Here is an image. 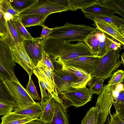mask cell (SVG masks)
Listing matches in <instances>:
<instances>
[{"label":"cell","instance_id":"42","mask_svg":"<svg viewBox=\"0 0 124 124\" xmlns=\"http://www.w3.org/2000/svg\"><path fill=\"white\" fill-rule=\"evenodd\" d=\"M42 27V30L40 37L46 38L52 32L53 28H49L45 25Z\"/></svg>","mask_w":124,"mask_h":124},{"label":"cell","instance_id":"7","mask_svg":"<svg viewBox=\"0 0 124 124\" xmlns=\"http://www.w3.org/2000/svg\"><path fill=\"white\" fill-rule=\"evenodd\" d=\"M69 9L53 3L49 0H38L37 2L19 15L49 14L61 12Z\"/></svg>","mask_w":124,"mask_h":124},{"label":"cell","instance_id":"35","mask_svg":"<svg viewBox=\"0 0 124 124\" xmlns=\"http://www.w3.org/2000/svg\"><path fill=\"white\" fill-rule=\"evenodd\" d=\"M108 82L109 86H114L119 83L124 82V71L119 70L114 72L111 76Z\"/></svg>","mask_w":124,"mask_h":124},{"label":"cell","instance_id":"27","mask_svg":"<svg viewBox=\"0 0 124 124\" xmlns=\"http://www.w3.org/2000/svg\"><path fill=\"white\" fill-rule=\"evenodd\" d=\"M70 10L82 9L99 1V0H67Z\"/></svg>","mask_w":124,"mask_h":124},{"label":"cell","instance_id":"29","mask_svg":"<svg viewBox=\"0 0 124 124\" xmlns=\"http://www.w3.org/2000/svg\"><path fill=\"white\" fill-rule=\"evenodd\" d=\"M98 108L96 106L91 108L82 120L81 124H100Z\"/></svg>","mask_w":124,"mask_h":124},{"label":"cell","instance_id":"31","mask_svg":"<svg viewBox=\"0 0 124 124\" xmlns=\"http://www.w3.org/2000/svg\"><path fill=\"white\" fill-rule=\"evenodd\" d=\"M12 20L16 30L24 39L32 40L33 39L21 23L19 16H13Z\"/></svg>","mask_w":124,"mask_h":124},{"label":"cell","instance_id":"23","mask_svg":"<svg viewBox=\"0 0 124 124\" xmlns=\"http://www.w3.org/2000/svg\"><path fill=\"white\" fill-rule=\"evenodd\" d=\"M12 20L7 21L8 34L7 39L5 40L10 46L16 44H22L24 40L16 30Z\"/></svg>","mask_w":124,"mask_h":124},{"label":"cell","instance_id":"40","mask_svg":"<svg viewBox=\"0 0 124 124\" xmlns=\"http://www.w3.org/2000/svg\"><path fill=\"white\" fill-rule=\"evenodd\" d=\"M110 116V120L109 124H124V119L121 118L119 116L118 113L116 111L115 113L111 115L109 113Z\"/></svg>","mask_w":124,"mask_h":124},{"label":"cell","instance_id":"5","mask_svg":"<svg viewBox=\"0 0 124 124\" xmlns=\"http://www.w3.org/2000/svg\"><path fill=\"white\" fill-rule=\"evenodd\" d=\"M16 66L8 43L0 37V77L3 80H10L15 77Z\"/></svg>","mask_w":124,"mask_h":124},{"label":"cell","instance_id":"1","mask_svg":"<svg viewBox=\"0 0 124 124\" xmlns=\"http://www.w3.org/2000/svg\"><path fill=\"white\" fill-rule=\"evenodd\" d=\"M96 29L90 25L67 22L62 26H56L53 28L52 32L47 38L59 39L69 42H82Z\"/></svg>","mask_w":124,"mask_h":124},{"label":"cell","instance_id":"44","mask_svg":"<svg viewBox=\"0 0 124 124\" xmlns=\"http://www.w3.org/2000/svg\"><path fill=\"white\" fill-rule=\"evenodd\" d=\"M4 18L7 21L12 20L13 19V16L8 13H4Z\"/></svg>","mask_w":124,"mask_h":124},{"label":"cell","instance_id":"18","mask_svg":"<svg viewBox=\"0 0 124 124\" xmlns=\"http://www.w3.org/2000/svg\"><path fill=\"white\" fill-rule=\"evenodd\" d=\"M42 110V106L40 103L36 102L23 108L16 110L13 112L15 114L26 117L37 119L40 117Z\"/></svg>","mask_w":124,"mask_h":124},{"label":"cell","instance_id":"43","mask_svg":"<svg viewBox=\"0 0 124 124\" xmlns=\"http://www.w3.org/2000/svg\"><path fill=\"white\" fill-rule=\"evenodd\" d=\"M123 83H119L114 85V91L119 92L124 91Z\"/></svg>","mask_w":124,"mask_h":124},{"label":"cell","instance_id":"45","mask_svg":"<svg viewBox=\"0 0 124 124\" xmlns=\"http://www.w3.org/2000/svg\"><path fill=\"white\" fill-rule=\"evenodd\" d=\"M23 124H46L40 122L39 119L31 121Z\"/></svg>","mask_w":124,"mask_h":124},{"label":"cell","instance_id":"38","mask_svg":"<svg viewBox=\"0 0 124 124\" xmlns=\"http://www.w3.org/2000/svg\"><path fill=\"white\" fill-rule=\"evenodd\" d=\"M15 110L12 105L0 101V116L6 115Z\"/></svg>","mask_w":124,"mask_h":124},{"label":"cell","instance_id":"32","mask_svg":"<svg viewBox=\"0 0 124 124\" xmlns=\"http://www.w3.org/2000/svg\"><path fill=\"white\" fill-rule=\"evenodd\" d=\"M103 40L101 41L99 46L98 52L96 56L101 58L108 51L113 40V37L105 33Z\"/></svg>","mask_w":124,"mask_h":124},{"label":"cell","instance_id":"41","mask_svg":"<svg viewBox=\"0 0 124 124\" xmlns=\"http://www.w3.org/2000/svg\"><path fill=\"white\" fill-rule=\"evenodd\" d=\"M50 2L70 10L67 0H49Z\"/></svg>","mask_w":124,"mask_h":124},{"label":"cell","instance_id":"21","mask_svg":"<svg viewBox=\"0 0 124 124\" xmlns=\"http://www.w3.org/2000/svg\"><path fill=\"white\" fill-rule=\"evenodd\" d=\"M0 124H23L32 120L38 119L24 116L14 113L12 111L1 118Z\"/></svg>","mask_w":124,"mask_h":124},{"label":"cell","instance_id":"12","mask_svg":"<svg viewBox=\"0 0 124 124\" xmlns=\"http://www.w3.org/2000/svg\"><path fill=\"white\" fill-rule=\"evenodd\" d=\"M101 58L97 56H82L64 62L61 66H71L83 69L90 75Z\"/></svg>","mask_w":124,"mask_h":124},{"label":"cell","instance_id":"10","mask_svg":"<svg viewBox=\"0 0 124 124\" xmlns=\"http://www.w3.org/2000/svg\"><path fill=\"white\" fill-rule=\"evenodd\" d=\"M33 73L38 79L40 90L41 99L40 102V104L42 106L52 98L57 102L63 103L62 101L59 97L58 93L51 87L46 77L36 66L33 69Z\"/></svg>","mask_w":124,"mask_h":124},{"label":"cell","instance_id":"9","mask_svg":"<svg viewBox=\"0 0 124 124\" xmlns=\"http://www.w3.org/2000/svg\"><path fill=\"white\" fill-rule=\"evenodd\" d=\"M10 47L14 62L20 65L27 73L29 78H31L35 66L26 53L23 43L15 44Z\"/></svg>","mask_w":124,"mask_h":124},{"label":"cell","instance_id":"39","mask_svg":"<svg viewBox=\"0 0 124 124\" xmlns=\"http://www.w3.org/2000/svg\"><path fill=\"white\" fill-rule=\"evenodd\" d=\"M41 61L47 68L53 71L55 69L53 62L51 60L49 54L44 51Z\"/></svg>","mask_w":124,"mask_h":124},{"label":"cell","instance_id":"3","mask_svg":"<svg viewBox=\"0 0 124 124\" xmlns=\"http://www.w3.org/2000/svg\"><path fill=\"white\" fill-rule=\"evenodd\" d=\"M86 86L79 88L72 87L69 91L58 93L66 109L71 106L77 108L83 106L91 100L93 94Z\"/></svg>","mask_w":124,"mask_h":124},{"label":"cell","instance_id":"8","mask_svg":"<svg viewBox=\"0 0 124 124\" xmlns=\"http://www.w3.org/2000/svg\"><path fill=\"white\" fill-rule=\"evenodd\" d=\"M46 38L40 37L34 38L32 40L24 39L23 41V45L26 53L35 67L42 59Z\"/></svg>","mask_w":124,"mask_h":124},{"label":"cell","instance_id":"37","mask_svg":"<svg viewBox=\"0 0 124 124\" xmlns=\"http://www.w3.org/2000/svg\"><path fill=\"white\" fill-rule=\"evenodd\" d=\"M26 87L27 91L33 99H40L36 87L31 78H29V82Z\"/></svg>","mask_w":124,"mask_h":124},{"label":"cell","instance_id":"24","mask_svg":"<svg viewBox=\"0 0 124 124\" xmlns=\"http://www.w3.org/2000/svg\"><path fill=\"white\" fill-rule=\"evenodd\" d=\"M100 2L124 18V0H100Z\"/></svg>","mask_w":124,"mask_h":124},{"label":"cell","instance_id":"15","mask_svg":"<svg viewBox=\"0 0 124 124\" xmlns=\"http://www.w3.org/2000/svg\"><path fill=\"white\" fill-rule=\"evenodd\" d=\"M81 10L84 15L93 16H112L116 13L113 10L101 4L99 1L81 9Z\"/></svg>","mask_w":124,"mask_h":124},{"label":"cell","instance_id":"33","mask_svg":"<svg viewBox=\"0 0 124 124\" xmlns=\"http://www.w3.org/2000/svg\"><path fill=\"white\" fill-rule=\"evenodd\" d=\"M0 101L12 105L15 110L18 108L16 101L8 93L3 83V80L0 77Z\"/></svg>","mask_w":124,"mask_h":124},{"label":"cell","instance_id":"28","mask_svg":"<svg viewBox=\"0 0 124 124\" xmlns=\"http://www.w3.org/2000/svg\"><path fill=\"white\" fill-rule=\"evenodd\" d=\"M13 8L19 13L29 8L38 0H9Z\"/></svg>","mask_w":124,"mask_h":124},{"label":"cell","instance_id":"34","mask_svg":"<svg viewBox=\"0 0 124 124\" xmlns=\"http://www.w3.org/2000/svg\"><path fill=\"white\" fill-rule=\"evenodd\" d=\"M8 31L7 22L1 10L0 5V37L5 40L8 37Z\"/></svg>","mask_w":124,"mask_h":124},{"label":"cell","instance_id":"14","mask_svg":"<svg viewBox=\"0 0 124 124\" xmlns=\"http://www.w3.org/2000/svg\"><path fill=\"white\" fill-rule=\"evenodd\" d=\"M85 18L94 22L101 21L106 22L114 28L124 37V19L113 15L110 16H93L84 15Z\"/></svg>","mask_w":124,"mask_h":124},{"label":"cell","instance_id":"47","mask_svg":"<svg viewBox=\"0 0 124 124\" xmlns=\"http://www.w3.org/2000/svg\"><path fill=\"white\" fill-rule=\"evenodd\" d=\"M109 119L108 117L106 121V124H109Z\"/></svg>","mask_w":124,"mask_h":124},{"label":"cell","instance_id":"17","mask_svg":"<svg viewBox=\"0 0 124 124\" xmlns=\"http://www.w3.org/2000/svg\"><path fill=\"white\" fill-rule=\"evenodd\" d=\"M49 14H33L19 15L20 21L25 28L40 25L43 27L44 23Z\"/></svg>","mask_w":124,"mask_h":124},{"label":"cell","instance_id":"11","mask_svg":"<svg viewBox=\"0 0 124 124\" xmlns=\"http://www.w3.org/2000/svg\"><path fill=\"white\" fill-rule=\"evenodd\" d=\"M53 72L54 82L58 94L70 91L72 88L70 86L71 83L78 79L73 74L61 68L55 69Z\"/></svg>","mask_w":124,"mask_h":124},{"label":"cell","instance_id":"6","mask_svg":"<svg viewBox=\"0 0 124 124\" xmlns=\"http://www.w3.org/2000/svg\"><path fill=\"white\" fill-rule=\"evenodd\" d=\"M114 85H105L102 91L99 95L95 106L98 108L100 124H104L110 112L114 96Z\"/></svg>","mask_w":124,"mask_h":124},{"label":"cell","instance_id":"16","mask_svg":"<svg viewBox=\"0 0 124 124\" xmlns=\"http://www.w3.org/2000/svg\"><path fill=\"white\" fill-rule=\"evenodd\" d=\"M63 103L56 101L53 117L46 124H70L69 115Z\"/></svg>","mask_w":124,"mask_h":124},{"label":"cell","instance_id":"30","mask_svg":"<svg viewBox=\"0 0 124 124\" xmlns=\"http://www.w3.org/2000/svg\"><path fill=\"white\" fill-rule=\"evenodd\" d=\"M114 94L113 103L120 117L124 119V91Z\"/></svg>","mask_w":124,"mask_h":124},{"label":"cell","instance_id":"4","mask_svg":"<svg viewBox=\"0 0 124 124\" xmlns=\"http://www.w3.org/2000/svg\"><path fill=\"white\" fill-rule=\"evenodd\" d=\"M3 82L8 93L17 103L18 108L16 110L36 103L16 76L11 79H5L3 80Z\"/></svg>","mask_w":124,"mask_h":124},{"label":"cell","instance_id":"22","mask_svg":"<svg viewBox=\"0 0 124 124\" xmlns=\"http://www.w3.org/2000/svg\"><path fill=\"white\" fill-rule=\"evenodd\" d=\"M56 101L52 98L42 106V113L39 119L40 122L46 124L51 120L54 115Z\"/></svg>","mask_w":124,"mask_h":124},{"label":"cell","instance_id":"26","mask_svg":"<svg viewBox=\"0 0 124 124\" xmlns=\"http://www.w3.org/2000/svg\"><path fill=\"white\" fill-rule=\"evenodd\" d=\"M36 66L46 77L51 87L55 92L58 93L54 82L53 71L47 68L41 61L38 62Z\"/></svg>","mask_w":124,"mask_h":124},{"label":"cell","instance_id":"19","mask_svg":"<svg viewBox=\"0 0 124 124\" xmlns=\"http://www.w3.org/2000/svg\"><path fill=\"white\" fill-rule=\"evenodd\" d=\"M96 28L98 30L105 33L117 40L124 45V37L113 27L108 23L101 21L94 22Z\"/></svg>","mask_w":124,"mask_h":124},{"label":"cell","instance_id":"2","mask_svg":"<svg viewBox=\"0 0 124 124\" xmlns=\"http://www.w3.org/2000/svg\"><path fill=\"white\" fill-rule=\"evenodd\" d=\"M122 49L109 50L90 74L91 77L105 79L111 77L121 65L119 53Z\"/></svg>","mask_w":124,"mask_h":124},{"label":"cell","instance_id":"46","mask_svg":"<svg viewBox=\"0 0 124 124\" xmlns=\"http://www.w3.org/2000/svg\"><path fill=\"white\" fill-rule=\"evenodd\" d=\"M121 60L120 61L121 64L124 65V53H122L121 55Z\"/></svg>","mask_w":124,"mask_h":124},{"label":"cell","instance_id":"13","mask_svg":"<svg viewBox=\"0 0 124 124\" xmlns=\"http://www.w3.org/2000/svg\"><path fill=\"white\" fill-rule=\"evenodd\" d=\"M61 69L72 74L78 78V80L71 83L70 86L73 88H79L86 86V85L91 78L90 75L84 70L71 66L63 65Z\"/></svg>","mask_w":124,"mask_h":124},{"label":"cell","instance_id":"36","mask_svg":"<svg viewBox=\"0 0 124 124\" xmlns=\"http://www.w3.org/2000/svg\"><path fill=\"white\" fill-rule=\"evenodd\" d=\"M0 5L3 13H8L13 16H19V13L12 7L9 0H0Z\"/></svg>","mask_w":124,"mask_h":124},{"label":"cell","instance_id":"25","mask_svg":"<svg viewBox=\"0 0 124 124\" xmlns=\"http://www.w3.org/2000/svg\"><path fill=\"white\" fill-rule=\"evenodd\" d=\"M105 80L102 78L91 77L86 86L89 87V89L93 94L99 95L103 89V83Z\"/></svg>","mask_w":124,"mask_h":124},{"label":"cell","instance_id":"20","mask_svg":"<svg viewBox=\"0 0 124 124\" xmlns=\"http://www.w3.org/2000/svg\"><path fill=\"white\" fill-rule=\"evenodd\" d=\"M103 34L102 32L96 29L89 35L84 41L93 54L96 56L99 45L101 41V38Z\"/></svg>","mask_w":124,"mask_h":124}]
</instances>
